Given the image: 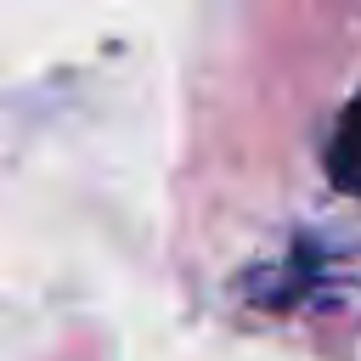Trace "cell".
<instances>
[{
	"label": "cell",
	"instance_id": "1",
	"mask_svg": "<svg viewBox=\"0 0 361 361\" xmlns=\"http://www.w3.org/2000/svg\"><path fill=\"white\" fill-rule=\"evenodd\" d=\"M327 175H333L338 192H355V197H361V90H355V102L338 113V130H333V141H327Z\"/></svg>",
	"mask_w": 361,
	"mask_h": 361
}]
</instances>
